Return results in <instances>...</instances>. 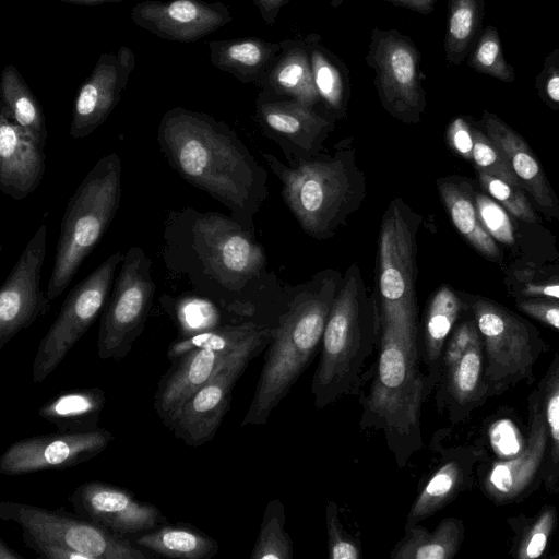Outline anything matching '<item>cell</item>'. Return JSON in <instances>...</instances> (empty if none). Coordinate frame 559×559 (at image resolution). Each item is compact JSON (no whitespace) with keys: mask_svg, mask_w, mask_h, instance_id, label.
Listing matches in <instances>:
<instances>
[{"mask_svg":"<svg viewBox=\"0 0 559 559\" xmlns=\"http://www.w3.org/2000/svg\"><path fill=\"white\" fill-rule=\"evenodd\" d=\"M164 239L168 270L229 313L266 326L249 288L266 265L251 231L224 214L187 207L168 214Z\"/></svg>","mask_w":559,"mask_h":559,"instance_id":"1","label":"cell"},{"mask_svg":"<svg viewBox=\"0 0 559 559\" xmlns=\"http://www.w3.org/2000/svg\"><path fill=\"white\" fill-rule=\"evenodd\" d=\"M157 141L183 180L223 203L252 233L253 216L267 197L266 173L229 126L178 106L163 115Z\"/></svg>","mask_w":559,"mask_h":559,"instance_id":"2","label":"cell"},{"mask_svg":"<svg viewBox=\"0 0 559 559\" xmlns=\"http://www.w3.org/2000/svg\"><path fill=\"white\" fill-rule=\"evenodd\" d=\"M342 276L325 270L288 299L273 329L262 370L241 427L264 425L318 354Z\"/></svg>","mask_w":559,"mask_h":559,"instance_id":"3","label":"cell"},{"mask_svg":"<svg viewBox=\"0 0 559 559\" xmlns=\"http://www.w3.org/2000/svg\"><path fill=\"white\" fill-rule=\"evenodd\" d=\"M380 337V316L357 263L349 265L331 306L311 381L318 409L356 394Z\"/></svg>","mask_w":559,"mask_h":559,"instance_id":"4","label":"cell"},{"mask_svg":"<svg viewBox=\"0 0 559 559\" xmlns=\"http://www.w3.org/2000/svg\"><path fill=\"white\" fill-rule=\"evenodd\" d=\"M264 158L282 182V195L300 227L311 237L331 238L362 204L366 179L347 141L333 154H317L282 164Z\"/></svg>","mask_w":559,"mask_h":559,"instance_id":"5","label":"cell"},{"mask_svg":"<svg viewBox=\"0 0 559 559\" xmlns=\"http://www.w3.org/2000/svg\"><path fill=\"white\" fill-rule=\"evenodd\" d=\"M419 361L396 333L380 329L372 381L360 397V427L383 432L400 468L423 447L420 412L430 390Z\"/></svg>","mask_w":559,"mask_h":559,"instance_id":"6","label":"cell"},{"mask_svg":"<svg viewBox=\"0 0 559 559\" xmlns=\"http://www.w3.org/2000/svg\"><path fill=\"white\" fill-rule=\"evenodd\" d=\"M121 175L120 156L109 153L96 162L69 199L46 288L50 301L67 289L116 216Z\"/></svg>","mask_w":559,"mask_h":559,"instance_id":"7","label":"cell"},{"mask_svg":"<svg viewBox=\"0 0 559 559\" xmlns=\"http://www.w3.org/2000/svg\"><path fill=\"white\" fill-rule=\"evenodd\" d=\"M421 216L400 197L388 205L380 226L377 304L380 329L396 333L418 353L417 234Z\"/></svg>","mask_w":559,"mask_h":559,"instance_id":"8","label":"cell"},{"mask_svg":"<svg viewBox=\"0 0 559 559\" xmlns=\"http://www.w3.org/2000/svg\"><path fill=\"white\" fill-rule=\"evenodd\" d=\"M0 519L22 530L23 542H41L83 554L87 559H147L128 538L62 510H48L15 501L0 502Z\"/></svg>","mask_w":559,"mask_h":559,"instance_id":"9","label":"cell"},{"mask_svg":"<svg viewBox=\"0 0 559 559\" xmlns=\"http://www.w3.org/2000/svg\"><path fill=\"white\" fill-rule=\"evenodd\" d=\"M152 266V260L140 247L132 246L124 253L100 318V359L124 358L143 332L156 290Z\"/></svg>","mask_w":559,"mask_h":559,"instance_id":"10","label":"cell"},{"mask_svg":"<svg viewBox=\"0 0 559 559\" xmlns=\"http://www.w3.org/2000/svg\"><path fill=\"white\" fill-rule=\"evenodd\" d=\"M123 258L121 251L110 254L69 292L38 345L32 368L34 383H41L57 369L104 310Z\"/></svg>","mask_w":559,"mask_h":559,"instance_id":"11","label":"cell"},{"mask_svg":"<svg viewBox=\"0 0 559 559\" xmlns=\"http://www.w3.org/2000/svg\"><path fill=\"white\" fill-rule=\"evenodd\" d=\"M420 52L407 35L395 28L374 27L367 64L374 71V86L385 111L399 121L418 123L426 108Z\"/></svg>","mask_w":559,"mask_h":559,"instance_id":"12","label":"cell"},{"mask_svg":"<svg viewBox=\"0 0 559 559\" xmlns=\"http://www.w3.org/2000/svg\"><path fill=\"white\" fill-rule=\"evenodd\" d=\"M272 333L273 330L263 332L235 353L187 401L167 427L175 438L189 447H200L213 439L229 408L233 388L251 359L266 348Z\"/></svg>","mask_w":559,"mask_h":559,"instance_id":"13","label":"cell"},{"mask_svg":"<svg viewBox=\"0 0 559 559\" xmlns=\"http://www.w3.org/2000/svg\"><path fill=\"white\" fill-rule=\"evenodd\" d=\"M47 223L41 222L0 288V350L50 306L40 289L46 255Z\"/></svg>","mask_w":559,"mask_h":559,"instance_id":"14","label":"cell"},{"mask_svg":"<svg viewBox=\"0 0 559 559\" xmlns=\"http://www.w3.org/2000/svg\"><path fill=\"white\" fill-rule=\"evenodd\" d=\"M114 438L103 428L26 437L10 444L2 453L0 473L17 476L72 467L100 454Z\"/></svg>","mask_w":559,"mask_h":559,"instance_id":"15","label":"cell"},{"mask_svg":"<svg viewBox=\"0 0 559 559\" xmlns=\"http://www.w3.org/2000/svg\"><path fill=\"white\" fill-rule=\"evenodd\" d=\"M74 512L110 533L128 538L168 523L162 511L130 490L99 480L85 481L69 497Z\"/></svg>","mask_w":559,"mask_h":559,"instance_id":"16","label":"cell"},{"mask_svg":"<svg viewBox=\"0 0 559 559\" xmlns=\"http://www.w3.org/2000/svg\"><path fill=\"white\" fill-rule=\"evenodd\" d=\"M135 64V53L126 45L99 55L76 92L69 129L71 138H85L107 120L120 102Z\"/></svg>","mask_w":559,"mask_h":559,"instance_id":"17","label":"cell"},{"mask_svg":"<svg viewBox=\"0 0 559 559\" xmlns=\"http://www.w3.org/2000/svg\"><path fill=\"white\" fill-rule=\"evenodd\" d=\"M130 16L138 27L181 44L198 41L233 21L225 3L205 0H143Z\"/></svg>","mask_w":559,"mask_h":559,"instance_id":"18","label":"cell"},{"mask_svg":"<svg viewBox=\"0 0 559 559\" xmlns=\"http://www.w3.org/2000/svg\"><path fill=\"white\" fill-rule=\"evenodd\" d=\"M472 309L487 353V376L497 381L524 376L533 362L525 324L508 309L489 300L478 299Z\"/></svg>","mask_w":559,"mask_h":559,"instance_id":"19","label":"cell"},{"mask_svg":"<svg viewBox=\"0 0 559 559\" xmlns=\"http://www.w3.org/2000/svg\"><path fill=\"white\" fill-rule=\"evenodd\" d=\"M255 117L265 134L276 140L283 150H290L294 159L319 154L334 129V120L319 115L312 107L263 93L257 98Z\"/></svg>","mask_w":559,"mask_h":559,"instance_id":"20","label":"cell"},{"mask_svg":"<svg viewBox=\"0 0 559 559\" xmlns=\"http://www.w3.org/2000/svg\"><path fill=\"white\" fill-rule=\"evenodd\" d=\"M46 169L45 147L0 109V189L23 200L39 186Z\"/></svg>","mask_w":559,"mask_h":559,"instance_id":"21","label":"cell"},{"mask_svg":"<svg viewBox=\"0 0 559 559\" xmlns=\"http://www.w3.org/2000/svg\"><path fill=\"white\" fill-rule=\"evenodd\" d=\"M239 349L218 352L199 348L188 352L174 362L159 381L153 403L156 414L166 427L170 425L187 401Z\"/></svg>","mask_w":559,"mask_h":559,"instance_id":"22","label":"cell"},{"mask_svg":"<svg viewBox=\"0 0 559 559\" xmlns=\"http://www.w3.org/2000/svg\"><path fill=\"white\" fill-rule=\"evenodd\" d=\"M287 41L273 43L259 37L211 40L207 43L210 61L241 83L261 86Z\"/></svg>","mask_w":559,"mask_h":559,"instance_id":"23","label":"cell"},{"mask_svg":"<svg viewBox=\"0 0 559 559\" xmlns=\"http://www.w3.org/2000/svg\"><path fill=\"white\" fill-rule=\"evenodd\" d=\"M548 428L544 413L535 409L523 452L514 459L493 464L486 488L498 500L519 496L532 481L545 454Z\"/></svg>","mask_w":559,"mask_h":559,"instance_id":"24","label":"cell"},{"mask_svg":"<svg viewBox=\"0 0 559 559\" xmlns=\"http://www.w3.org/2000/svg\"><path fill=\"white\" fill-rule=\"evenodd\" d=\"M461 309L456 294L448 286L438 288L428 301L418 328V356L426 365L431 391L441 378V356Z\"/></svg>","mask_w":559,"mask_h":559,"instance_id":"25","label":"cell"},{"mask_svg":"<svg viewBox=\"0 0 559 559\" xmlns=\"http://www.w3.org/2000/svg\"><path fill=\"white\" fill-rule=\"evenodd\" d=\"M260 87L261 93L270 97L295 99L312 108L320 103L312 78L308 36L288 39Z\"/></svg>","mask_w":559,"mask_h":559,"instance_id":"26","label":"cell"},{"mask_svg":"<svg viewBox=\"0 0 559 559\" xmlns=\"http://www.w3.org/2000/svg\"><path fill=\"white\" fill-rule=\"evenodd\" d=\"M483 122L488 136L510 164L521 186L530 192L539 206L552 209L551 190L526 142L493 114L485 111Z\"/></svg>","mask_w":559,"mask_h":559,"instance_id":"27","label":"cell"},{"mask_svg":"<svg viewBox=\"0 0 559 559\" xmlns=\"http://www.w3.org/2000/svg\"><path fill=\"white\" fill-rule=\"evenodd\" d=\"M106 393L97 386L61 391L38 409V415L61 432L96 430Z\"/></svg>","mask_w":559,"mask_h":559,"instance_id":"28","label":"cell"},{"mask_svg":"<svg viewBox=\"0 0 559 559\" xmlns=\"http://www.w3.org/2000/svg\"><path fill=\"white\" fill-rule=\"evenodd\" d=\"M307 36L312 78L320 103L331 119H341L346 115L350 95L348 69L342 59L321 44L320 35Z\"/></svg>","mask_w":559,"mask_h":559,"instance_id":"29","label":"cell"},{"mask_svg":"<svg viewBox=\"0 0 559 559\" xmlns=\"http://www.w3.org/2000/svg\"><path fill=\"white\" fill-rule=\"evenodd\" d=\"M140 548L166 558L210 559L218 554V543L189 523H166L134 537Z\"/></svg>","mask_w":559,"mask_h":559,"instance_id":"30","label":"cell"},{"mask_svg":"<svg viewBox=\"0 0 559 559\" xmlns=\"http://www.w3.org/2000/svg\"><path fill=\"white\" fill-rule=\"evenodd\" d=\"M463 539V525L460 520H442L432 531L419 523L404 526L402 538L390 552L391 559H451Z\"/></svg>","mask_w":559,"mask_h":559,"instance_id":"31","label":"cell"},{"mask_svg":"<svg viewBox=\"0 0 559 559\" xmlns=\"http://www.w3.org/2000/svg\"><path fill=\"white\" fill-rule=\"evenodd\" d=\"M437 186L444 207L460 234L485 257L498 258V247L481 225L475 202L465 183L442 178Z\"/></svg>","mask_w":559,"mask_h":559,"instance_id":"32","label":"cell"},{"mask_svg":"<svg viewBox=\"0 0 559 559\" xmlns=\"http://www.w3.org/2000/svg\"><path fill=\"white\" fill-rule=\"evenodd\" d=\"M0 87L1 105L19 126L45 147L48 132L43 108L15 66L7 64L3 68Z\"/></svg>","mask_w":559,"mask_h":559,"instance_id":"33","label":"cell"},{"mask_svg":"<svg viewBox=\"0 0 559 559\" xmlns=\"http://www.w3.org/2000/svg\"><path fill=\"white\" fill-rule=\"evenodd\" d=\"M485 0H448L445 60L461 64L481 33Z\"/></svg>","mask_w":559,"mask_h":559,"instance_id":"34","label":"cell"},{"mask_svg":"<svg viewBox=\"0 0 559 559\" xmlns=\"http://www.w3.org/2000/svg\"><path fill=\"white\" fill-rule=\"evenodd\" d=\"M270 329L252 321L222 324L212 330L179 338L171 343L167 350V358L175 362L188 352L199 348L235 352L263 331Z\"/></svg>","mask_w":559,"mask_h":559,"instance_id":"35","label":"cell"},{"mask_svg":"<svg viewBox=\"0 0 559 559\" xmlns=\"http://www.w3.org/2000/svg\"><path fill=\"white\" fill-rule=\"evenodd\" d=\"M462 480V468L456 460L439 466L417 493L406 516L405 526L426 520L442 509L455 495Z\"/></svg>","mask_w":559,"mask_h":559,"instance_id":"36","label":"cell"},{"mask_svg":"<svg viewBox=\"0 0 559 559\" xmlns=\"http://www.w3.org/2000/svg\"><path fill=\"white\" fill-rule=\"evenodd\" d=\"M293 555V543L285 531V507L278 499L270 500L250 558L289 559Z\"/></svg>","mask_w":559,"mask_h":559,"instance_id":"37","label":"cell"},{"mask_svg":"<svg viewBox=\"0 0 559 559\" xmlns=\"http://www.w3.org/2000/svg\"><path fill=\"white\" fill-rule=\"evenodd\" d=\"M481 370V342H478L441 378L445 380V392L453 404L462 406L474 400L480 385Z\"/></svg>","mask_w":559,"mask_h":559,"instance_id":"38","label":"cell"},{"mask_svg":"<svg viewBox=\"0 0 559 559\" xmlns=\"http://www.w3.org/2000/svg\"><path fill=\"white\" fill-rule=\"evenodd\" d=\"M467 64L478 73L503 82L515 80L513 67L507 62L503 56L498 29L492 25L481 31L469 52Z\"/></svg>","mask_w":559,"mask_h":559,"instance_id":"39","label":"cell"},{"mask_svg":"<svg viewBox=\"0 0 559 559\" xmlns=\"http://www.w3.org/2000/svg\"><path fill=\"white\" fill-rule=\"evenodd\" d=\"M175 320L180 330V338L222 325L219 309L206 297H189L179 300L175 308Z\"/></svg>","mask_w":559,"mask_h":559,"instance_id":"40","label":"cell"},{"mask_svg":"<svg viewBox=\"0 0 559 559\" xmlns=\"http://www.w3.org/2000/svg\"><path fill=\"white\" fill-rule=\"evenodd\" d=\"M473 160L477 170L486 171L506 182L521 188V183L510 164L502 156L495 142L478 129L473 128Z\"/></svg>","mask_w":559,"mask_h":559,"instance_id":"41","label":"cell"},{"mask_svg":"<svg viewBox=\"0 0 559 559\" xmlns=\"http://www.w3.org/2000/svg\"><path fill=\"white\" fill-rule=\"evenodd\" d=\"M478 178L488 193L513 216L527 223L536 222V215L520 188L483 170H478Z\"/></svg>","mask_w":559,"mask_h":559,"instance_id":"42","label":"cell"},{"mask_svg":"<svg viewBox=\"0 0 559 559\" xmlns=\"http://www.w3.org/2000/svg\"><path fill=\"white\" fill-rule=\"evenodd\" d=\"M325 525L328 536V556L331 559H359L361 547L343 526L338 508L332 500L328 501L325 508Z\"/></svg>","mask_w":559,"mask_h":559,"instance_id":"43","label":"cell"},{"mask_svg":"<svg viewBox=\"0 0 559 559\" xmlns=\"http://www.w3.org/2000/svg\"><path fill=\"white\" fill-rule=\"evenodd\" d=\"M475 206L481 225L499 242H514L513 226L504 207L485 194L475 197Z\"/></svg>","mask_w":559,"mask_h":559,"instance_id":"44","label":"cell"},{"mask_svg":"<svg viewBox=\"0 0 559 559\" xmlns=\"http://www.w3.org/2000/svg\"><path fill=\"white\" fill-rule=\"evenodd\" d=\"M544 416L551 439L550 463L559 468V364L552 369L545 388Z\"/></svg>","mask_w":559,"mask_h":559,"instance_id":"45","label":"cell"},{"mask_svg":"<svg viewBox=\"0 0 559 559\" xmlns=\"http://www.w3.org/2000/svg\"><path fill=\"white\" fill-rule=\"evenodd\" d=\"M488 436L495 453L506 460L520 455L526 444L515 424L508 418L496 420L489 427Z\"/></svg>","mask_w":559,"mask_h":559,"instance_id":"46","label":"cell"},{"mask_svg":"<svg viewBox=\"0 0 559 559\" xmlns=\"http://www.w3.org/2000/svg\"><path fill=\"white\" fill-rule=\"evenodd\" d=\"M478 342H480V337L476 323L464 321L456 325L452 330L441 356V378L471 346Z\"/></svg>","mask_w":559,"mask_h":559,"instance_id":"47","label":"cell"},{"mask_svg":"<svg viewBox=\"0 0 559 559\" xmlns=\"http://www.w3.org/2000/svg\"><path fill=\"white\" fill-rule=\"evenodd\" d=\"M555 519L556 514L554 509L548 508L543 511L526 532L520 544L518 552L520 559H535L544 554L555 524Z\"/></svg>","mask_w":559,"mask_h":559,"instance_id":"48","label":"cell"},{"mask_svg":"<svg viewBox=\"0 0 559 559\" xmlns=\"http://www.w3.org/2000/svg\"><path fill=\"white\" fill-rule=\"evenodd\" d=\"M535 85L540 97L559 109V48L546 56Z\"/></svg>","mask_w":559,"mask_h":559,"instance_id":"49","label":"cell"},{"mask_svg":"<svg viewBox=\"0 0 559 559\" xmlns=\"http://www.w3.org/2000/svg\"><path fill=\"white\" fill-rule=\"evenodd\" d=\"M447 139L453 151L463 158L473 160V128L463 117H456L451 121L448 127Z\"/></svg>","mask_w":559,"mask_h":559,"instance_id":"50","label":"cell"},{"mask_svg":"<svg viewBox=\"0 0 559 559\" xmlns=\"http://www.w3.org/2000/svg\"><path fill=\"white\" fill-rule=\"evenodd\" d=\"M519 308L530 317L559 330V302L547 299L522 300Z\"/></svg>","mask_w":559,"mask_h":559,"instance_id":"51","label":"cell"},{"mask_svg":"<svg viewBox=\"0 0 559 559\" xmlns=\"http://www.w3.org/2000/svg\"><path fill=\"white\" fill-rule=\"evenodd\" d=\"M254 4L262 17L269 25L273 26L281 9L286 5L289 0H253Z\"/></svg>","mask_w":559,"mask_h":559,"instance_id":"52","label":"cell"},{"mask_svg":"<svg viewBox=\"0 0 559 559\" xmlns=\"http://www.w3.org/2000/svg\"><path fill=\"white\" fill-rule=\"evenodd\" d=\"M526 296L542 297L559 300V283L550 284H527L523 289Z\"/></svg>","mask_w":559,"mask_h":559,"instance_id":"53","label":"cell"},{"mask_svg":"<svg viewBox=\"0 0 559 559\" xmlns=\"http://www.w3.org/2000/svg\"><path fill=\"white\" fill-rule=\"evenodd\" d=\"M395 7H402L419 14L426 15L433 11L438 0H384Z\"/></svg>","mask_w":559,"mask_h":559,"instance_id":"54","label":"cell"},{"mask_svg":"<svg viewBox=\"0 0 559 559\" xmlns=\"http://www.w3.org/2000/svg\"><path fill=\"white\" fill-rule=\"evenodd\" d=\"M0 559H24V557L9 547V545L0 538Z\"/></svg>","mask_w":559,"mask_h":559,"instance_id":"55","label":"cell"},{"mask_svg":"<svg viewBox=\"0 0 559 559\" xmlns=\"http://www.w3.org/2000/svg\"><path fill=\"white\" fill-rule=\"evenodd\" d=\"M66 3L78 4V5H99L105 3H118L130 0H59Z\"/></svg>","mask_w":559,"mask_h":559,"instance_id":"56","label":"cell"}]
</instances>
